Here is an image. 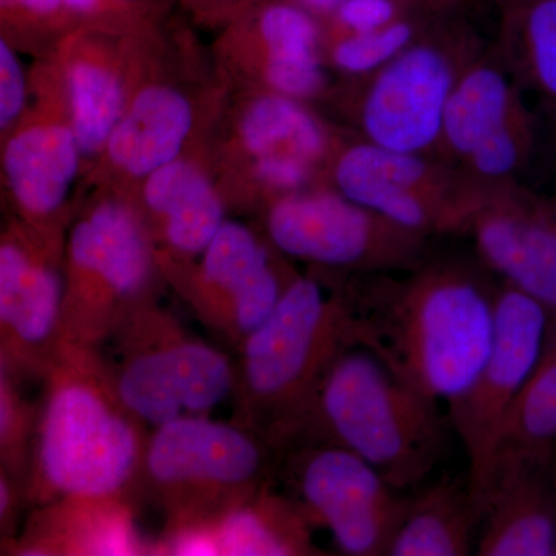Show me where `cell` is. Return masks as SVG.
Wrapping results in <instances>:
<instances>
[{"instance_id":"30","label":"cell","mask_w":556,"mask_h":556,"mask_svg":"<svg viewBox=\"0 0 556 556\" xmlns=\"http://www.w3.org/2000/svg\"><path fill=\"white\" fill-rule=\"evenodd\" d=\"M22 380L0 351V467L20 485L25 497L38 407L24 397Z\"/></svg>"},{"instance_id":"25","label":"cell","mask_w":556,"mask_h":556,"mask_svg":"<svg viewBox=\"0 0 556 556\" xmlns=\"http://www.w3.org/2000/svg\"><path fill=\"white\" fill-rule=\"evenodd\" d=\"M481 519L468 482L441 479L409 497L407 515L387 555H470Z\"/></svg>"},{"instance_id":"38","label":"cell","mask_w":556,"mask_h":556,"mask_svg":"<svg viewBox=\"0 0 556 556\" xmlns=\"http://www.w3.org/2000/svg\"><path fill=\"white\" fill-rule=\"evenodd\" d=\"M404 2L430 13H467V10L481 0H404Z\"/></svg>"},{"instance_id":"11","label":"cell","mask_w":556,"mask_h":556,"mask_svg":"<svg viewBox=\"0 0 556 556\" xmlns=\"http://www.w3.org/2000/svg\"><path fill=\"white\" fill-rule=\"evenodd\" d=\"M0 177L11 217L46 232L67 233L84 193L86 163L53 72L30 68V101L0 135Z\"/></svg>"},{"instance_id":"23","label":"cell","mask_w":556,"mask_h":556,"mask_svg":"<svg viewBox=\"0 0 556 556\" xmlns=\"http://www.w3.org/2000/svg\"><path fill=\"white\" fill-rule=\"evenodd\" d=\"M130 496H65L35 507L11 555L149 554Z\"/></svg>"},{"instance_id":"17","label":"cell","mask_w":556,"mask_h":556,"mask_svg":"<svg viewBox=\"0 0 556 556\" xmlns=\"http://www.w3.org/2000/svg\"><path fill=\"white\" fill-rule=\"evenodd\" d=\"M532 146L518 83L485 47L457 79L442 123L439 159L478 189L515 182Z\"/></svg>"},{"instance_id":"8","label":"cell","mask_w":556,"mask_h":556,"mask_svg":"<svg viewBox=\"0 0 556 556\" xmlns=\"http://www.w3.org/2000/svg\"><path fill=\"white\" fill-rule=\"evenodd\" d=\"M278 460L268 439L237 420L185 417L150 431L138 489L164 530L211 526L274 482Z\"/></svg>"},{"instance_id":"24","label":"cell","mask_w":556,"mask_h":556,"mask_svg":"<svg viewBox=\"0 0 556 556\" xmlns=\"http://www.w3.org/2000/svg\"><path fill=\"white\" fill-rule=\"evenodd\" d=\"M481 525L477 555L554 556L556 456L501 468Z\"/></svg>"},{"instance_id":"13","label":"cell","mask_w":556,"mask_h":556,"mask_svg":"<svg viewBox=\"0 0 556 556\" xmlns=\"http://www.w3.org/2000/svg\"><path fill=\"white\" fill-rule=\"evenodd\" d=\"M277 477L311 525L327 529L345 555H387L407 515L409 497L367 460L328 442L283 450Z\"/></svg>"},{"instance_id":"39","label":"cell","mask_w":556,"mask_h":556,"mask_svg":"<svg viewBox=\"0 0 556 556\" xmlns=\"http://www.w3.org/2000/svg\"><path fill=\"white\" fill-rule=\"evenodd\" d=\"M288 2L294 3L308 13L316 16L318 21L324 22L327 20L329 14L332 13L338 7L342 5L345 0H288Z\"/></svg>"},{"instance_id":"40","label":"cell","mask_w":556,"mask_h":556,"mask_svg":"<svg viewBox=\"0 0 556 556\" xmlns=\"http://www.w3.org/2000/svg\"><path fill=\"white\" fill-rule=\"evenodd\" d=\"M2 212H9L10 214L9 200H7L5 188H3L2 177H0V214Z\"/></svg>"},{"instance_id":"19","label":"cell","mask_w":556,"mask_h":556,"mask_svg":"<svg viewBox=\"0 0 556 556\" xmlns=\"http://www.w3.org/2000/svg\"><path fill=\"white\" fill-rule=\"evenodd\" d=\"M149 230L172 287L230 217L206 141L163 164L126 193Z\"/></svg>"},{"instance_id":"14","label":"cell","mask_w":556,"mask_h":556,"mask_svg":"<svg viewBox=\"0 0 556 556\" xmlns=\"http://www.w3.org/2000/svg\"><path fill=\"white\" fill-rule=\"evenodd\" d=\"M548 320L551 314L541 303L501 281L489 354L473 382L447 404L450 426L455 428L466 448L467 482L481 517L493 481L504 422L535 368Z\"/></svg>"},{"instance_id":"21","label":"cell","mask_w":556,"mask_h":556,"mask_svg":"<svg viewBox=\"0 0 556 556\" xmlns=\"http://www.w3.org/2000/svg\"><path fill=\"white\" fill-rule=\"evenodd\" d=\"M479 263L556 314V208L515 182L482 189L468 222Z\"/></svg>"},{"instance_id":"1","label":"cell","mask_w":556,"mask_h":556,"mask_svg":"<svg viewBox=\"0 0 556 556\" xmlns=\"http://www.w3.org/2000/svg\"><path fill=\"white\" fill-rule=\"evenodd\" d=\"M338 292L353 348L397 379L452 402L477 378L495 331L500 285L477 262L428 255L404 273H320Z\"/></svg>"},{"instance_id":"4","label":"cell","mask_w":556,"mask_h":556,"mask_svg":"<svg viewBox=\"0 0 556 556\" xmlns=\"http://www.w3.org/2000/svg\"><path fill=\"white\" fill-rule=\"evenodd\" d=\"M348 348L353 342L338 292L314 270L298 273L236 351L233 420L283 452L299 437L328 368Z\"/></svg>"},{"instance_id":"6","label":"cell","mask_w":556,"mask_h":556,"mask_svg":"<svg viewBox=\"0 0 556 556\" xmlns=\"http://www.w3.org/2000/svg\"><path fill=\"white\" fill-rule=\"evenodd\" d=\"M166 285L129 197L84 190L65 233L61 342L100 351Z\"/></svg>"},{"instance_id":"5","label":"cell","mask_w":556,"mask_h":556,"mask_svg":"<svg viewBox=\"0 0 556 556\" xmlns=\"http://www.w3.org/2000/svg\"><path fill=\"white\" fill-rule=\"evenodd\" d=\"M447 426L438 401L402 382L375 354L354 346L328 368L289 447L303 442L339 445L404 492L424 482L444 456Z\"/></svg>"},{"instance_id":"36","label":"cell","mask_w":556,"mask_h":556,"mask_svg":"<svg viewBox=\"0 0 556 556\" xmlns=\"http://www.w3.org/2000/svg\"><path fill=\"white\" fill-rule=\"evenodd\" d=\"M22 503L25 497L20 485L0 467V552L7 551L16 536Z\"/></svg>"},{"instance_id":"42","label":"cell","mask_w":556,"mask_h":556,"mask_svg":"<svg viewBox=\"0 0 556 556\" xmlns=\"http://www.w3.org/2000/svg\"><path fill=\"white\" fill-rule=\"evenodd\" d=\"M554 556H556V533H555V547H554Z\"/></svg>"},{"instance_id":"15","label":"cell","mask_w":556,"mask_h":556,"mask_svg":"<svg viewBox=\"0 0 556 556\" xmlns=\"http://www.w3.org/2000/svg\"><path fill=\"white\" fill-rule=\"evenodd\" d=\"M208 50L229 89L269 91L321 109L334 87L321 22L288 0L249 3L214 33Z\"/></svg>"},{"instance_id":"18","label":"cell","mask_w":556,"mask_h":556,"mask_svg":"<svg viewBox=\"0 0 556 556\" xmlns=\"http://www.w3.org/2000/svg\"><path fill=\"white\" fill-rule=\"evenodd\" d=\"M64 247L65 233L0 226V351L22 379L42 380L61 345Z\"/></svg>"},{"instance_id":"32","label":"cell","mask_w":556,"mask_h":556,"mask_svg":"<svg viewBox=\"0 0 556 556\" xmlns=\"http://www.w3.org/2000/svg\"><path fill=\"white\" fill-rule=\"evenodd\" d=\"M416 10L404 0H345L321 22L324 42L379 30Z\"/></svg>"},{"instance_id":"43","label":"cell","mask_w":556,"mask_h":556,"mask_svg":"<svg viewBox=\"0 0 556 556\" xmlns=\"http://www.w3.org/2000/svg\"><path fill=\"white\" fill-rule=\"evenodd\" d=\"M556 208V207H555Z\"/></svg>"},{"instance_id":"7","label":"cell","mask_w":556,"mask_h":556,"mask_svg":"<svg viewBox=\"0 0 556 556\" xmlns=\"http://www.w3.org/2000/svg\"><path fill=\"white\" fill-rule=\"evenodd\" d=\"M484 49L466 13L441 14L367 78L338 83L325 109L351 137L394 152L438 156L450 97Z\"/></svg>"},{"instance_id":"33","label":"cell","mask_w":556,"mask_h":556,"mask_svg":"<svg viewBox=\"0 0 556 556\" xmlns=\"http://www.w3.org/2000/svg\"><path fill=\"white\" fill-rule=\"evenodd\" d=\"M22 53L0 31V135L14 123L30 101V68H25Z\"/></svg>"},{"instance_id":"34","label":"cell","mask_w":556,"mask_h":556,"mask_svg":"<svg viewBox=\"0 0 556 556\" xmlns=\"http://www.w3.org/2000/svg\"><path fill=\"white\" fill-rule=\"evenodd\" d=\"M76 27L112 33H135L155 25H144L116 5L113 0H64Z\"/></svg>"},{"instance_id":"20","label":"cell","mask_w":556,"mask_h":556,"mask_svg":"<svg viewBox=\"0 0 556 556\" xmlns=\"http://www.w3.org/2000/svg\"><path fill=\"white\" fill-rule=\"evenodd\" d=\"M144 30L76 27L42 58L60 84L86 163V178L126 108L139 33Z\"/></svg>"},{"instance_id":"22","label":"cell","mask_w":556,"mask_h":556,"mask_svg":"<svg viewBox=\"0 0 556 556\" xmlns=\"http://www.w3.org/2000/svg\"><path fill=\"white\" fill-rule=\"evenodd\" d=\"M348 131L316 105L269 93L229 89L206 144L214 167L298 156L328 166Z\"/></svg>"},{"instance_id":"27","label":"cell","mask_w":556,"mask_h":556,"mask_svg":"<svg viewBox=\"0 0 556 556\" xmlns=\"http://www.w3.org/2000/svg\"><path fill=\"white\" fill-rule=\"evenodd\" d=\"M556 456V314H551L543 350L515 399L497 445L495 479L504 467ZM493 482V481H492ZM492 486V485H490ZM490 492V490H489Z\"/></svg>"},{"instance_id":"29","label":"cell","mask_w":556,"mask_h":556,"mask_svg":"<svg viewBox=\"0 0 556 556\" xmlns=\"http://www.w3.org/2000/svg\"><path fill=\"white\" fill-rule=\"evenodd\" d=\"M441 14L447 13L416 10L379 30L325 40L329 72L338 83L367 78L419 39Z\"/></svg>"},{"instance_id":"3","label":"cell","mask_w":556,"mask_h":556,"mask_svg":"<svg viewBox=\"0 0 556 556\" xmlns=\"http://www.w3.org/2000/svg\"><path fill=\"white\" fill-rule=\"evenodd\" d=\"M197 31L175 14L139 33L126 108L84 190L129 193L153 170L207 141L229 87Z\"/></svg>"},{"instance_id":"2","label":"cell","mask_w":556,"mask_h":556,"mask_svg":"<svg viewBox=\"0 0 556 556\" xmlns=\"http://www.w3.org/2000/svg\"><path fill=\"white\" fill-rule=\"evenodd\" d=\"M42 382L25 503L131 497L150 431L121 404L100 351L61 342Z\"/></svg>"},{"instance_id":"37","label":"cell","mask_w":556,"mask_h":556,"mask_svg":"<svg viewBox=\"0 0 556 556\" xmlns=\"http://www.w3.org/2000/svg\"><path fill=\"white\" fill-rule=\"evenodd\" d=\"M144 25H160L175 16V0H113Z\"/></svg>"},{"instance_id":"16","label":"cell","mask_w":556,"mask_h":556,"mask_svg":"<svg viewBox=\"0 0 556 556\" xmlns=\"http://www.w3.org/2000/svg\"><path fill=\"white\" fill-rule=\"evenodd\" d=\"M298 270L257 225L229 217L172 285L200 324L232 351L276 308Z\"/></svg>"},{"instance_id":"35","label":"cell","mask_w":556,"mask_h":556,"mask_svg":"<svg viewBox=\"0 0 556 556\" xmlns=\"http://www.w3.org/2000/svg\"><path fill=\"white\" fill-rule=\"evenodd\" d=\"M175 2L181 10L182 16L197 30L215 33L254 0H175Z\"/></svg>"},{"instance_id":"10","label":"cell","mask_w":556,"mask_h":556,"mask_svg":"<svg viewBox=\"0 0 556 556\" xmlns=\"http://www.w3.org/2000/svg\"><path fill=\"white\" fill-rule=\"evenodd\" d=\"M257 218L270 247L321 273H404L430 255L428 237L354 203L327 182L274 201Z\"/></svg>"},{"instance_id":"12","label":"cell","mask_w":556,"mask_h":556,"mask_svg":"<svg viewBox=\"0 0 556 556\" xmlns=\"http://www.w3.org/2000/svg\"><path fill=\"white\" fill-rule=\"evenodd\" d=\"M327 185L428 239L466 233L481 195V189L447 161L394 152L350 134L332 155Z\"/></svg>"},{"instance_id":"9","label":"cell","mask_w":556,"mask_h":556,"mask_svg":"<svg viewBox=\"0 0 556 556\" xmlns=\"http://www.w3.org/2000/svg\"><path fill=\"white\" fill-rule=\"evenodd\" d=\"M110 342L112 361L101 356L113 390L149 431L172 420L208 416L232 401L236 362L186 331L159 302L135 314Z\"/></svg>"},{"instance_id":"28","label":"cell","mask_w":556,"mask_h":556,"mask_svg":"<svg viewBox=\"0 0 556 556\" xmlns=\"http://www.w3.org/2000/svg\"><path fill=\"white\" fill-rule=\"evenodd\" d=\"M495 50L515 80L556 105V0H490Z\"/></svg>"},{"instance_id":"31","label":"cell","mask_w":556,"mask_h":556,"mask_svg":"<svg viewBox=\"0 0 556 556\" xmlns=\"http://www.w3.org/2000/svg\"><path fill=\"white\" fill-rule=\"evenodd\" d=\"M73 28L76 24L64 0H0V31L35 60L46 56Z\"/></svg>"},{"instance_id":"41","label":"cell","mask_w":556,"mask_h":556,"mask_svg":"<svg viewBox=\"0 0 556 556\" xmlns=\"http://www.w3.org/2000/svg\"><path fill=\"white\" fill-rule=\"evenodd\" d=\"M7 219H9V218L0 219V226H2V225H3V223H5V222H7Z\"/></svg>"},{"instance_id":"26","label":"cell","mask_w":556,"mask_h":556,"mask_svg":"<svg viewBox=\"0 0 556 556\" xmlns=\"http://www.w3.org/2000/svg\"><path fill=\"white\" fill-rule=\"evenodd\" d=\"M316 529L298 501L278 493L274 482L214 525L218 555H324L313 541Z\"/></svg>"}]
</instances>
